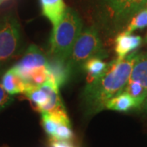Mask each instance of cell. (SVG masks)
Returning a JSON list of instances; mask_svg holds the SVG:
<instances>
[{"mask_svg":"<svg viewBox=\"0 0 147 147\" xmlns=\"http://www.w3.org/2000/svg\"><path fill=\"white\" fill-rule=\"evenodd\" d=\"M109 63L102 61L100 57L90 58L83 65V68L87 73V82L91 84L105 73Z\"/></svg>","mask_w":147,"mask_h":147,"instance_id":"13","label":"cell"},{"mask_svg":"<svg viewBox=\"0 0 147 147\" xmlns=\"http://www.w3.org/2000/svg\"><path fill=\"white\" fill-rule=\"evenodd\" d=\"M43 16L47 17L53 26H56L62 18L66 7L64 0H40Z\"/></svg>","mask_w":147,"mask_h":147,"instance_id":"10","label":"cell"},{"mask_svg":"<svg viewBox=\"0 0 147 147\" xmlns=\"http://www.w3.org/2000/svg\"><path fill=\"white\" fill-rule=\"evenodd\" d=\"M23 94L31 102L35 110L39 113L42 112L49 101V93L45 84H42L40 86H34L26 91Z\"/></svg>","mask_w":147,"mask_h":147,"instance_id":"11","label":"cell"},{"mask_svg":"<svg viewBox=\"0 0 147 147\" xmlns=\"http://www.w3.org/2000/svg\"><path fill=\"white\" fill-rule=\"evenodd\" d=\"M102 43L99 34L94 28L83 30L75 41L67 61L72 69L83 65L88 60L94 57H100Z\"/></svg>","mask_w":147,"mask_h":147,"instance_id":"3","label":"cell"},{"mask_svg":"<svg viewBox=\"0 0 147 147\" xmlns=\"http://www.w3.org/2000/svg\"><path fill=\"white\" fill-rule=\"evenodd\" d=\"M47 79L55 84L58 88L68 82L72 68L67 59L56 56H52L46 64Z\"/></svg>","mask_w":147,"mask_h":147,"instance_id":"7","label":"cell"},{"mask_svg":"<svg viewBox=\"0 0 147 147\" xmlns=\"http://www.w3.org/2000/svg\"><path fill=\"white\" fill-rule=\"evenodd\" d=\"M141 107H142L143 110H147V96L146 97L145 100L143 101V103H142V105H141Z\"/></svg>","mask_w":147,"mask_h":147,"instance_id":"20","label":"cell"},{"mask_svg":"<svg viewBox=\"0 0 147 147\" xmlns=\"http://www.w3.org/2000/svg\"><path fill=\"white\" fill-rule=\"evenodd\" d=\"M13 100V97L6 91L3 85L0 84V110L10 105Z\"/></svg>","mask_w":147,"mask_h":147,"instance_id":"18","label":"cell"},{"mask_svg":"<svg viewBox=\"0 0 147 147\" xmlns=\"http://www.w3.org/2000/svg\"><path fill=\"white\" fill-rule=\"evenodd\" d=\"M123 91L128 93L135 100L138 105V108L141 107L143 101L147 96L146 88H144L141 84L134 81H128Z\"/></svg>","mask_w":147,"mask_h":147,"instance_id":"15","label":"cell"},{"mask_svg":"<svg viewBox=\"0 0 147 147\" xmlns=\"http://www.w3.org/2000/svg\"><path fill=\"white\" fill-rule=\"evenodd\" d=\"M2 85L10 95L18 93L23 94L26 91L34 87V85L33 84H28L24 82L12 69L7 70L3 75L2 79Z\"/></svg>","mask_w":147,"mask_h":147,"instance_id":"9","label":"cell"},{"mask_svg":"<svg viewBox=\"0 0 147 147\" xmlns=\"http://www.w3.org/2000/svg\"><path fill=\"white\" fill-rule=\"evenodd\" d=\"M74 137V133L70 124H65L61 123L58 126L57 129L56 131L55 136L53 139H57V140H64V141H70Z\"/></svg>","mask_w":147,"mask_h":147,"instance_id":"17","label":"cell"},{"mask_svg":"<svg viewBox=\"0 0 147 147\" xmlns=\"http://www.w3.org/2000/svg\"><path fill=\"white\" fill-rule=\"evenodd\" d=\"M47 59L42 51L35 46H30L21 58V60L11 68L21 79L28 84H32L30 80V74L34 69L46 66Z\"/></svg>","mask_w":147,"mask_h":147,"instance_id":"5","label":"cell"},{"mask_svg":"<svg viewBox=\"0 0 147 147\" xmlns=\"http://www.w3.org/2000/svg\"><path fill=\"white\" fill-rule=\"evenodd\" d=\"M50 145L51 147H75L73 143L69 141H64V140H57L50 138Z\"/></svg>","mask_w":147,"mask_h":147,"instance_id":"19","label":"cell"},{"mask_svg":"<svg viewBox=\"0 0 147 147\" xmlns=\"http://www.w3.org/2000/svg\"><path fill=\"white\" fill-rule=\"evenodd\" d=\"M147 26V7L138 11L136 15L131 17V21L127 26L126 30L127 32L135 31L137 30H142Z\"/></svg>","mask_w":147,"mask_h":147,"instance_id":"16","label":"cell"},{"mask_svg":"<svg viewBox=\"0 0 147 147\" xmlns=\"http://www.w3.org/2000/svg\"><path fill=\"white\" fill-rule=\"evenodd\" d=\"M83 24L75 11L66 7L62 18L54 26L50 38L52 56L67 59L75 41L80 34Z\"/></svg>","mask_w":147,"mask_h":147,"instance_id":"2","label":"cell"},{"mask_svg":"<svg viewBox=\"0 0 147 147\" xmlns=\"http://www.w3.org/2000/svg\"><path fill=\"white\" fill-rule=\"evenodd\" d=\"M115 20L125 22L147 7V0H105Z\"/></svg>","mask_w":147,"mask_h":147,"instance_id":"6","label":"cell"},{"mask_svg":"<svg viewBox=\"0 0 147 147\" xmlns=\"http://www.w3.org/2000/svg\"><path fill=\"white\" fill-rule=\"evenodd\" d=\"M129 81L137 82L147 89V53L137 55Z\"/></svg>","mask_w":147,"mask_h":147,"instance_id":"14","label":"cell"},{"mask_svg":"<svg viewBox=\"0 0 147 147\" xmlns=\"http://www.w3.org/2000/svg\"><path fill=\"white\" fill-rule=\"evenodd\" d=\"M133 108H138L137 102L124 91L107 100L105 105V109L120 112H127Z\"/></svg>","mask_w":147,"mask_h":147,"instance_id":"12","label":"cell"},{"mask_svg":"<svg viewBox=\"0 0 147 147\" xmlns=\"http://www.w3.org/2000/svg\"><path fill=\"white\" fill-rule=\"evenodd\" d=\"M20 42V26L12 17L0 24V62L7 61L15 53Z\"/></svg>","mask_w":147,"mask_h":147,"instance_id":"4","label":"cell"},{"mask_svg":"<svg viewBox=\"0 0 147 147\" xmlns=\"http://www.w3.org/2000/svg\"><path fill=\"white\" fill-rule=\"evenodd\" d=\"M137 53H131L123 59L117 58L108 65L100 77L88 84L84 99L90 111L96 113L105 109L107 100L123 92L131 76Z\"/></svg>","mask_w":147,"mask_h":147,"instance_id":"1","label":"cell"},{"mask_svg":"<svg viewBox=\"0 0 147 147\" xmlns=\"http://www.w3.org/2000/svg\"><path fill=\"white\" fill-rule=\"evenodd\" d=\"M4 1H6V0H0V4H1L3 2H4Z\"/></svg>","mask_w":147,"mask_h":147,"instance_id":"21","label":"cell"},{"mask_svg":"<svg viewBox=\"0 0 147 147\" xmlns=\"http://www.w3.org/2000/svg\"><path fill=\"white\" fill-rule=\"evenodd\" d=\"M142 38L134 35L127 30L119 34L115 38V52L119 59H123L131 51L137 49L141 45Z\"/></svg>","mask_w":147,"mask_h":147,"instance_id":"8","label":"cell"}]
</instances>
